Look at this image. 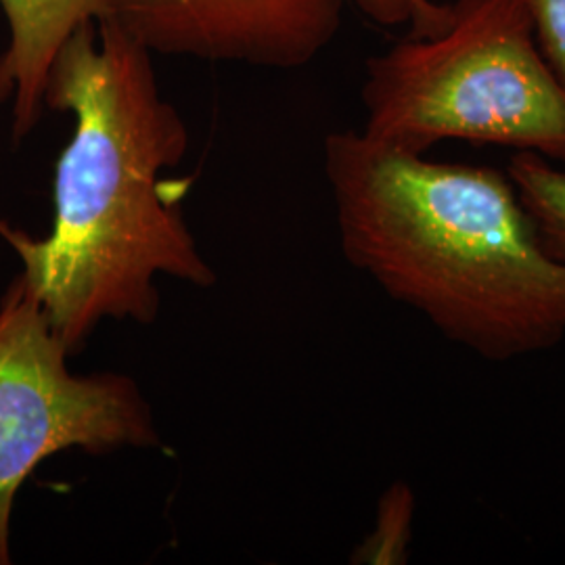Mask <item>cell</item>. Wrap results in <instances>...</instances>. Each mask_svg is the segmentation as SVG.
I'll list each match as a JSON object with an SVG mask.
<instances>
[{"mask_svg":"<svg viewBox=\"0 0 565 565\" xmlns=\"http://www.w3.org/2000/svg\"><path fill=\"white\" fill-rule=\"evenodd\" d=\"M415 492L404 482L390 486L380 499L373 532L352 553V564H404L413 536Z\"/></svg>","mask_w":565,"mask_h":565,"instance_id":"8","label":"cell"},{"mask_svg":"<svg viewBox=\"0 0 565 565\" xmlns=\"http://www.w3.org/2000/svg\"><path fill=\"white\" fill-rule=\"evenodd\" d=\"M46 107L74 116L55 168L49 237L9 233L55 335L78 354L105 319L156 323L160 275L207 289L216 273L163 181L189 132L166 102L151 53L114 15L81 25L51 65Z\"/></svg>","mask_w":565,"mask_h":565,"instance_id":"1","label":"cell"},{"mask_svg":"<svg viewBox=\"0 0 565 565\" xmlns=\"http://www.w3.org/2000/svg\"><path fill=\"white\" fill-rule=\"evenodd\" d=\"M551 258L565 264V172L532 151H515L507 170Z\"/></svg>","mask_w":565,"mask_h":565,"instance_id":"7","label":"cell"},{"mask_svg":"<svg viewBox=\"0 0 565 565\" xmlns=\"http://www.w3.org/2000/svg\"><path fill=\"white\" fill-rule=\"evenodd\" d=\"M363 105L364 135L403 151L465 141L565 163V84L530 0H457L445 30L369 60Z\"/></svg>","mask_w":565,"mask_h":565,"instance_id":"3","label":"cell"},{"mask_svg":"<svg viewBox=\"0 0 565 565\" xmlns=\"http://www.w3.org/2000/svg\"><path fill=\"white\" fill-rule=\"evenodd\" d=\"M345 260L488 361L565 340V264L548 256L509 174L427 160L343 130L324 139Z\"/></svg>","mask_w":565,"mask_h":565,"instance_id":"2","label":"cell"},{"mask_svg":"<svg viewBox=\"0 0 565 565\" xmlns=\"http://www.w3.org/2000/svg\"><path fill=\"white\" fill-rule=\"evenodd\" d=\"M380 25H411L408 36L422 39L445 30L452 4L434 0H348Z\"/></svg>","mask_w":565,"mask_h":565,"instance_id":"9","label":"cell"},{"mask_svg":"<svg viewBox=\"0 0 565 565\" xmlns=\"http://www.w3.org/2000/svg\"><path fill=\"white\" fill-rule=\"evenodd\" d=\"M530 7L539 44L565 84V0H530Z\"/></svg>","mask_w":565,"mask_h":565,"instance_id":"10","label":"cell"},{"mask_svg":"<svg viewBox=\"0 0 565 565\" xmlns=\"http://www.w3.org/2000/svg\"><path fill=\"white\" fill-rule=\"evenodd\" d=\"M116 0H0L9 46L0 57V103L13 99V135L23 139L46 107V82L61 46L84 23L114 15Z\"/></svg>","mask_w":565,"mask_h":565,"instance_id":"6","label":"cell"},{"mask_svg":"<svg viewBox=\"0 0 565 565\" xmlns=\"http://www.w3.org/2000/svg\"><path fill=\"white\" fill-rule=\"evenodd\" d=\"M348 0H116L114 18L153 55L296 70L335 39Z\"/></svg>","mask_w":565,"mask_h":565,"instance_id":"5","label":"cell"},{"mask_svg":"<svg viewBox=\"0 0 565 565\" xmlns=\"http://www.w3.org/2000/svg\"><path fill=\"white\" fill-rule=\"evenodd\" d=\"M72 354L20 275L0 302V564L21 484L67 448L103 457L120 448L162 446L139 384L114 371L76 375Z\"/></svg>","mask_w":565,"mask_h":565,"instance_id":"4","label":"cell"}]
</instances>
